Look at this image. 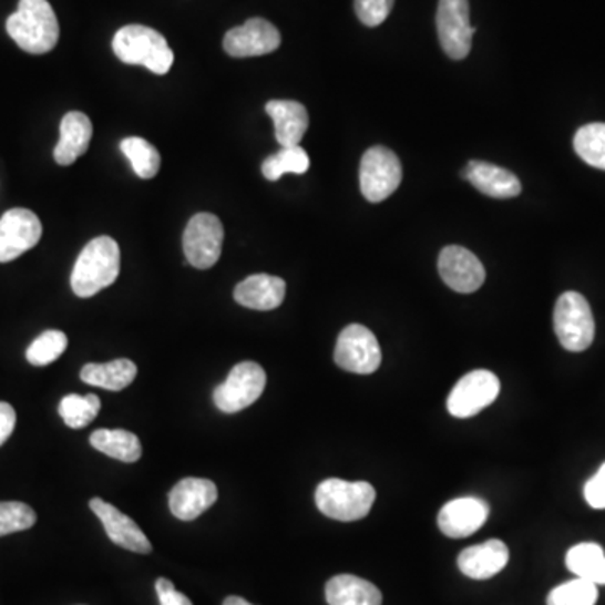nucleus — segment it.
Listing matches in <instances>:
<instances>
[{
	"mask_svg": "<svg viewBox=\"0 0 605 605\" xmlns=\"http://www.w3.org/2000/svg\"><path fill=\"white\" fill-rule=\"evenodd\" d=\"M120 246L110 236L94 237L78 256L71 273V288L80 298H91L109 288L120 275Z\"/></svg>",
	"mask_w": 605,
	"mask_h": 605,
	"instance_id": "f257e3e1",
	"label": "nucleus"
},
{
	"mask_svg": "<svg viewBox=\"0 0 605 605\" xmlns=\"http://www.w3.org/2000/svg\"><path fill=\"white\" fill-rule=\"evenodd\" d=\"M9 35L29 54H45L60 41V22L48 0H19L18 11L6 22Z\"/></svg>",
	"mask_w": 605,
	"mask_h": 605,
	"instance_id": "f03ea898",
	"label": "nucleus"
},
{
	"mask_svg": "<svg viewBox=\"0 0 605 605\" xmlns=\"http://www.w3.org/2000/svg\"><path fill=\"white\" fill-rule=\"evenodd\" d=\"M113 53L122 63L139 64L155 74H167L174 64V51L167 39L146 25L130 24L113 38Z\"/></svg>",
	"mask_w": 605,
	"mask_h": 605,
	"instance_id": "7ed1b4c3",
	"label": "nucleus"
},
{
	"mask_svg": "<svg viewBox=\"0 0 605 605\" xmlns=\"http://www.w3.org/2000/svg\"><path fill=\"white\" fill-rule=\"evenodd\" d=\"M318 510L337 522L366 519L376 501V490L367 481H343L338 478L318 484L315 493Z\"/></svg>",
	"mask_w": 605,
	"mask_h": 605,
	"instance_id": "20e7f679",
	"label": "nucleus"
},
{
	"mask_svg": "<svg viewBox=\"0 0 605 605\" xmlns=\"http://www.w3.org/2000/svg\"><path fill=\"white\" fill-rule=\"evenodd\" d=\"M553 328L565 350L584 351L591 347L595 337L594 315L581 293L567 291L558 298Z\"/></svg>",
	"mask_w": 605,
	"mask_h": 605,
	"instance_id": "39448f33",
	"label": "nucleus"
},
{
	"mask_svg": "<svg viewBox=\"0 0 605 605\" xmlns=\"http://www.w3.org/2000/svg\"><path fill=\"white\" fill-rule=\"evenodd\" d=\"M265 387V369L256 362H240L230 370L226 382L214 389V403L219 411L236 414L253 406Z\"/></svg>",
	"mask_w": 605,
	"mask_h": 605,
	"instance_id": "423d86ee",
	"label": "nucleus"
},
{
	"mask_svg": "<svg viewBox=\"0 0 605 605\" xmlns=\"http://www.w3.org/2000/svg\"><path fill=\"white\" fill-rule=\"evenodd\" d=\"M402 182V165L392 150L372 146L360 162V191L369 202L386 201Z\"/></svg>",
	"mask_w": 605,
	"mask_h": 605,
	"instance_id": "0eeeda50",
	"label": "nucleus"
},
{
	"mask_svg": "<svg viewBox=\"0 0 605 605\" xmlns=\"http://www.w3.org/2000/svg\"><path fill=\"white\" fill-rule=\"evenodd\" d=\"M382 362V351L376 335L363 325H348L337 340L335 363L347 372L369 376Z\"/></svg>",
	"mask_w": 605,
	"mask_h": 605,
	"instance_id": "6e6552de",
	"label": "nucleus"
},
{
	"mask_svg": "<svg viewBox=\"0 0 605 605\" xmlns=\"http://www.w3.org/2000/svg\"><path fill=\"white\" fill-rule=\"evenodd\" d=\"M224 227L219 217L209 213L195 214L184 230V253L188 265L209 269L223 255Z\"/></svg>",
	"mask_w": 605,
	"mask_h": 605,
	"instance_id": "1a4fd4ad",
	"label": "nucleus"
},
{
	"mask_svg": "<svg viewBox=\"0 0 605 605\" xmlns=\"http://www.w3.org/2000/svg\"><path fill=\"white\" fill-rule=\"evenodd\" d=\"M500 379L490 370H473L454 386L448 397V411L454 418L480 414L500 396Z\"/></svg>",
	"mask_w": 605,
	"mask_h": 605,
	"instance_id": "9d476101",
	"label": "nucleus"
},
{
	"mask_svg": "<svg viewBox=\"0 0 605 605\" xmlns=\"http://www.w3.org/2000/svg\"><path fill=\"white\" fill-rule=\"evenodd\" d=\"M439 42L451 60H464L470 54L471 42L476 29L471 28L470 2L468 0H439L438 16Z\"/></svg>",
	"mask_w": 605,
	"mask_h": 605,
	"instance_id": "9b49d317",
	"label": "nucleus"
},
{
	"mask_svg": "<svg viewBox=\"0 0 605 605\" xmlns=\"http://www.w3.org/2000/svg\"><path fill=\"white\" fill-rule=\"evenodd\" d=\"M42 236L39 217L29 209H11L0 219V263H11L38 246Z\"/></svg>",
	"mask_w": 605,
	"mask_h": 605,
	"instance_id": "f8f14e48",
	"label": "nucleus"
},
{
	"mask_svg": "<svg viewBox=\"0 0 605 605\" xmlns=\"http://www.w3.org/2000/svg\"><path fill=\"white\" fill-rule=\"evenodd\" d=\"M279 45L281 34L278 29L262 18L249 19L224 35V51L233 58L265 57L275 53Z\"/></svg>",
	"mask_w": 605,
	"mask_h": 605,
	"instance_id": "ddd939ff",
	"label": "nucleus"
},
{
	"mask_svg": "<svg viewBox=\"0 0 605 605\" xmlns=\"http://www.w3.org/2000/svg\"><path fill=\"white\" fill-rule=\"evenodd\" d=\"M439 275L454 291H478L486 279V271L480 259L461 246H448L439 255Z\"/></svg>",
	"mask_w": 605,
	"mask_h": 605,
	"instance_id": "4468645a",
	"label": "nucleus"
},
{
	"mask_svg": "<svg viewBox=\"0 0 605 605\" xmlns=\"http://www.w3.org/2000/svg\"><path fill=\"white\" fill-rule=\"evenodd\" d=\"M490 506L480 498H458L442 506L438 516L439 530L449 539H466L486 523Z\"/></svg>",
	"mask_w": 605,
	"mask_h": 605,
	"instance_id": "2eb2a0df",
	"label": "nucleus"
},
{
	"mask_svg": "<svg viewBox=\"0 0 605 605\" xmlns=\"http://www.w3.org/2000/svg\"><path fill=\"white\" fill-rule=\"evenodd\" d=\"M90 509L103 523L106 535L115 545L130 550V552L142 553V555L152 552V543L146 539L142 529L130 516L120 512L116 506L106 503L101 498H91Z\"/></svg>",
	"mask_w": 605,
	"mask_h": 605,
	"instance_id": "dca6fc26",
	"label": "nucleus"
},
{
	"mask_svg": "<svg viewBox=\"0 0 605 605\" xmlns=\"http://www.w3.org/2000/svg\"><path fill=\"white\" fill-rule=\"evenodd\" d=\"M217 501V486L204 478H185L172 488L168 506L172 515L182 522H192Z\"/></svg>",
	"mask_w": 605,
	"mask_h": 605,
	"instance_id": "f3484780",
	"label": "nucleus"
},
{
	"mask_svg": "<svg viewBox=\"0 0 605 605\" xmlns=\"http://www.w3.org/2000/svg\"><path fill=\"white\" fill-rule=\"evenodd\" d=\"M510 561L509 546L501 540H488L480 545L463 550L458 557V567L466 577L488 581L500 574Z\"/></svg>",
	"mask_w": 605,
	"mask_h": 605,
	"instance_id": "a211bd4d",
	"label": "nucleus"
},
{
	"mask_svg": "<svg viewBox=\"0 0 605 605\" xmlns=\"http://www.w3.org/2000/svg\"><path fill=\"white\" fill-rule=\"evenodd\" d=\"M286 283L278 276L253 275L234 289V299L249 310L269 311L285 301Z\"/></svg>",
	"mask_w": 605,
	"mask_h": 605,
	"instance_id": "6ab92c4d",
	"label": "nucleus"
},
{
	"mask_svg": "<svg viewBox=\"0 0 605 605\" xmlns=\"http://www.w3.org/2000/svg\"><path fill=\"white\" fill-rule=\"evenodd\" d=\"M461 177L488 197L512 198L522 192V184L513 172L488 162L471 161L461 172Z\"/></svg>",
	"mask_w": 605,
	"mask_h": 605,
	"instance_id": "aec40b11",
	"label": "nucleus"
},
{
	"mask_svg": "<svg viewBox=\"0 0 605 605\" xmlns=\"http://www.w3.org/2000/svg\"><path fill=\"white\" fill-rule=\"evenodd\" d=\"M93 139V125L84 113L70 112L61 120L60 142L54 148V161L68 167L83 157Z\"/></svg>",
	"mask_w": 605,
	"mask_h": 605,
	"instance_id": "412c9836",
	"label": "nucleus"
},
{
	"mask_svg": "<svg viewBox=\"0 0 605 605\" xmlns=\"http://www.w3.org/2000/svg\"><path fill=\"white\" fill-rule=\"evenodd\" d=\"M266 113L275 123V135L281 146H296L310 126L308 112L298 101L273 100L266 103Z\"/></svg>",
	"mask_w": 605,
	"mask_h": 605,
	"instance_id": "4be33fe9",
	"label": "nucleus"
},
{
	"mask_svg": "<svg viewBox=\"0 0 605 605\" xmlns=\"http://www.w3.org/2000/svg\"><path fill=\"white\" fill-rule=\"evenodd\" d=\"M328 605H382V592L366 578L337 575L325 587Z\"/></svg>",
	"mask_w": 605,
	"mask_h": 605,
	"instance_id": "5701e85b",
	"label": "nucleus"
},
{
	"mask_svg": "<svg viewBox=\"0 0 605 605\" xmlns=\"http://www.w3.org/2000/svg\"><path fill=\"white\" fill-rule=\"evenodd\" d=\"M136 373L139 369L132 360L119 359L109 363H88L81 370V380L88 386L119 392L135 380Z\"/></svg>",
	"mask_w": 605,
	"mask_h": 605,
	"instance_id": "b1692460",
	"label": "nucleus"
},
{
	"mask_svg": "<svg viewBox=\"0 0 605 605\" xmlns=\"http://www.w3.org/2000/svg\"><path fill=\"white\" fill-rule=\"evenodd\" d=\"M90 442L98 451L123 463H136L142 458L140 439L125 429H98L90 435Z\"/></svg>",
	"mask_w": 605,
	"mask_h": 605,
	"instance_id": "393cba45",
	"label": "nucleus"
},
{
	"mask_svg": "<svg viewBox=\"0 0 605 605\" xmlns=\"http://www.w3.org/2000/svg\"><path fill=\"white\" fill-rule=\"evenodd\" d=\"M565 564L578 578L595 585H605V552L598 543L585 542L572 546Z\"/></svg>",
	"mask_w": 605,
	"mask_h": 605,
	"instance_id": "a878e982",
	"label": "nucleus"
},
{
	"mask_svg": "<svg viewBox=\"0 0 605 605\" xmlns=\"http://www.w3.org/2000/svg\"><path fill=\"white\" fill-rule=\"evenodd\" d=\"M123 154L132 164L133 171L140 178H154L161 171L162 158L158 150L152 143L140 136H130L120 143Z\"/></svg>",
	"mask_w": 605,
	"mask_h": 605,
	"instance_id": "bb28decb",
	"label": "nucleus"
},
{
	"mask_svg": "<svg viewBox=\"0 0 605 605\" xmlns=\"http://www.w3.org/2000/svg\"><path fill=\"white\" fill-rule=\"evenodd\" d=\"M310 168V157L301 146H283L278 154L263 162V175L268 181L276 182L285 174H305Z\"/></svg>",
	"mask_w": 605,
	"mask_h": 605,
	"instance_id": "cd10ccee",
	"label": "nucleus"
},
{
	"mask_svg": "<svg viewBox=\"0 0 605 605\" xmlns=\"http://www.w3.org/2000/svg\"><path fill=\"white\" fill-rule=\"evenodd\" d=\"M574 148L592 167L605 171V123H588L575 133Z\"/></svg>",
	"mask_w": 605,
	"mask_h": 605,
	"instance_id": "c85d7f7f",
	"label": "nucleus"
},
{
	"mask_svg": "<svg viewBox=\"0 0 605 605\" xmlns=\"http://www.w3.org/2000/svg\"><path fill=\"white\" fill-rule=\"evenodd\" d=\"M101 400L94 393L81 397L78 393H70L60 403V416L64 424L71 429H83L96 419L100 414Z\"/></svg>",
	"mask_w": 605,
	"mask_h": 605,
	"instance_id": "c756f323",
	"label": "nucleus"
},
{
	"mask_svg": "<svg viewBox=\"0 0 605 605\" xmlns=\"http://www.w3.org/2000/svg\"><path fill=\"white\" fill-rule=\"evenodd\" d=\"M68 347V337L60 330H48L39 335L25 351V359L31 366L44 367L57 362Z\"/></svg>",
	"mask_w": 605,
	"mask_h": 605,
	"instance_id": "7c9ffc66",
	"label": "nucleus"
},
{
	"mask_svg": "<svg viewBox=\"0 0 605 605\" xmlns=\"http://www.w3.org/2000/svg\"><path fill=\"white\" fill-rule=\"evenodd\" d=\"M597 598V585L577 577L553 588L546 605H595Z\"/></svg>",
	"mask_w": 605,
	"mask_h": 605,
	"instance_id": "2f4dec72",
	"label": "nucleus"
},
{
	"mask_svg": "<svg viewBox=\"0 0 605 605\" xmlns=\"http://www.w3.org/2000/svg\"><path fill=\"white\" fill-rule=\"evenodd\" d=\"M34 510L21 501H0V536L24 532L35 525Z\"/></svg>",
	"mask_w": 605,
	"mask_h": 605,
	"instance_id": "473e14b6",
	"label": "nucleus"
},
{
	"mask_svg": "<svg viewBox=\"0 0 605 605\" xmlns=\"http://www.w3.org/2000/svg\"><path fill=\"white\" fill-rule=\"evenodd\" d=\"M393 8V0H356L357 18L360 22L377 28L389 18Z\"/></svg>",
	"mask_w": 605,
	"mask_h": 605,
	"instance_id": "72a5a7b5",
	"label": "nucleus"
},
{
	"mask_svg": "<svg viewBox=\"0 0 605 605\" xmlns=\"http://www.w3.org/2000/svg\"><path fill=\"white\" fill-rule=\"evenodd\" d=\"M584 496L592 509L605 510V463L602 464L595 476L585 483Z\"/></svg>",
	"mask_w": 605,
	"mask_h": 605,
	"instance_id": "f704fd0d",
	"label": "nucleus"
},
{
	"mask_svg": "<svg viewBox=\"0 0 605 605\" xmlns=\"http://www.w3.org/2000/svg\"><path fill=\"white\" fill-rule=\"evenodd\" d=\"M161 605H192L187 595L181 594L168 578L161 577L155 582Z\"/></svg>",
	"mask_w": 605,
	"mask_h": 605,
	"instance_id": "c9c22d12",
	"label": "nucleus"
},
{
	"mask_svg": "<svg viewBox=\"0 0 605 605\" xmlns=\"http://www.w3.org/2000/svg\"><path fill=\"white\" fill-rule=\"evenodd\" d=\"M16 428V411L11 403L0 402V445L4 444Z\"/></svg>",
	"mask_w": 605,
	"mask_h": 605,
	"instance_id": "e433bc0d",
	"label": "nucleus"
},
{
	"mask_svg": "<svg viewBox=\"0 0 605 605\" xmlns=\"http://www.w3.org/2000/svg\"><path fill=\"white\" fill-rule=\"evenodd\" d=\"M223 605H253V604H249V602H247L246 598L237 597V595H230V597H227L226 601H224Z\"/></svg>",
	"mask_w": 605,
	"mask_h": 605,
	"instance_id": "4c0bfd02",
	"label": "nucleus"
}]
</instances>
